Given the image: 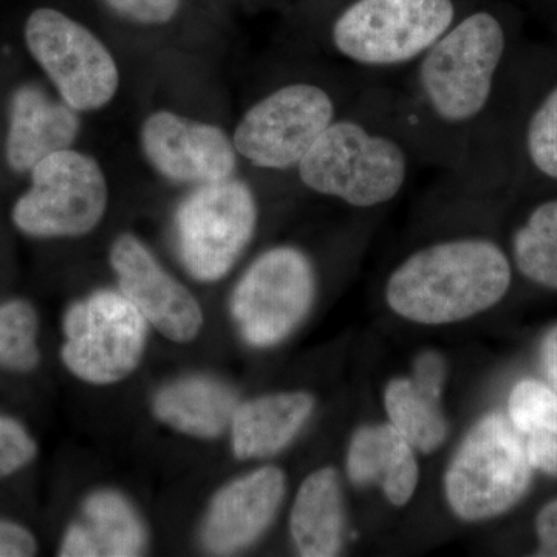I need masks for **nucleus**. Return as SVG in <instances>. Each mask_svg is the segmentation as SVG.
Instances as JSON below:
<instances>
[{
	"label": "nucleus",
	"instance_id": "f257e3e1",
	"mask_svg": "<svg viewBox=\"0 0 557 557\" xmlns=\"http://www.w3.org/2000/svg\"><path fill=\"white\" fill-rule=\"evenodd\" d=\"M509 57L507 22L471 2L403 73L394 86L395 106L421 166L458 172L482 156L498 119Z\"/></svg>",
	"mask_w": 557,
	"mask_h": 557
},
{
	"label": "nucleus",
	"instance_id": "f03ea898",
	"mask_svg": "<svg viewBox=\"0 0 557 557\" xmlns=\"http://www.w3.org/2000/svg\"><path fill=\"white\" fill-rule=\"evenodd\" d=\"M418 166L395 87L373 79L307 150L293 180L319 199L372 212L397 200Z\"/></svg>",
	"mask_w": 557,
	"mask_h": 557
},
{
	"label": "nucleus",
	"instance_id": "7ed1b4c3",
	"mask_svg": "<svg viewBox=\"0 0 557 557\" xmlns=\"http://www.w3.org/2000/svg\"><path fill=\"white\" fill-rule=\"evenodd\" d=\"M373 78L318 58L249 102L233 131L248 170L293 180L299 161Z\"/></svg>",
	"mask_w": 557,
	"mask_h": 557
},
{
	"label": "nucleus",
	"instance_id": "20e7f679",
	"mask_svg": "<svg viewBox=\"0 0 557 557\" xmlns=\"http://www.w3.org/2000/svg\"><path fill=\"white\" fill-rule=\"evenodd\" d=\"M511 260L491 237L468 231L410 249L384 284L387 306L424 325L453 324L490 310L511 287Z\"/></svg>",
	"mask_w": 557,
	"mask_h": 557
},
{
	"label": "nucleus",
	"instance_id": "39448f33",
	"mask_svg": "<svg viewBox=\"0 0 557 557\" xmlns=\"http://www.w3.org/2000/svg\"><path fill=\"white\" fill-rule=\"evenodd\" d=\"M317 33L319 58L373 79L405 73L471 5L469 0H335Z\"/></svg>",
	"mask_w": 557,
	"mask_h": 557
},
{
	"label": "nucleus",
	"instance_id": "423d86ee",
	"mask_svg": "<svg viewBox=\"0 0 557 557\" xmlns=\"http://www.w3.org/2000/svg\"><path fill=\"white\" fill-rule=\"evenodd\" d=\"M262 200L249 177L194 186L180 201L175 245L186 271L203 284L228 276L258 234Z\"/></svg>",
	"mask_w": 557,
	"mask_h": 557
},
{
	"label": "nucleus",
	"instance_id": "0eeeda50",
	"mask_svg": "<svg viewBox=\"0 0 557 557\" xmlns=\"http://www.w3.org/2000/svg\"><path fill=\"white\" fill-rule=\"evenodd\" d=\"M509 418H480L458 446L445 474V496L467 522L497 518L525 496L531 465L525 443Z\"/></svg>",
	"mask_w": 557,
	"mask_h": 557
},
{
	"label": "nucleus",
	"instance_id": "6e6552de",
	"mask_svg": "<svg viewBox=\"0 0 557 557\" xmlns=\"http://www.w3.org/2000/svg\"><path fill=\"white\" fill-rule=\"evenodd\" d=\"M318 288L314 256L296 244L274 245L256 256L237 278L231 317L249 346H277L310 313Z\"/></svg>",
	"mask_w": 557,
	"mask_h": 557
},
{
	"label": "nucleus",
	"instance_id": "1a4fd4ad",
	"mask_svg": "<svg viewBox=\"0 0 557 557\" xmlns=\"http://www.w3.org/2000/svg\"><path fill=\"white\" fill-rule=\"evenodd\" d=\"M109 183L94 157L64 149L30 171V188L13 207L14 225L39 239L86 236L104 219Z\"/></svg>",
	"mask_w": 557,
	"mask_h": 557
},
{
	"label": "nucleus",
	"instance_id": "9d476101",
	"mask_svg": "<svg viewBox=\"0 0 557 557\" xmlns=\"http://www.w3.org/2000/svg\"><path fill=\"white\" fill-rule=\"evenodd\" d=\"M61 359L76 379L94 386L126 380L148 346L149 324L121 292L98 289L65 311Z\"/></svg>",
	"mask_w": 557,
	"mask_h": 557
},
{
	"label": "nucleus",
	"instance_id": "9b49d317",
	"mask_svg": "<svg viewBox=\"0 0 557 557\" xmlns=\"http://www.w3.org/2000/svg\"><path fill=\"white\" fill-rule=\"evenodd\" d=\"M25 44L60 98L78 113L97 112L120 90L119 62L86 25L53 9L33 11Z\"/></svg>",
	"mask_w": 557,
	"mask_h": 557
},
{
	"label": "nucleus",
	"instance_id": "f8f14e48",
	"mask_svg": "<svg viewBox=\"0 0 557 557\" xmlns=\"http://www.w3.org/2000/svg\"><path fill=\"white\" fill-rule=\"evenodd\" d=\"M139 146L160 177L177 185L200 186L240 174L233 135L222 126L159 109L139 129Z\"/></svg>",
	"mask_w": 557,
	"mask_h": 557
},
{
	"label": "nucleus",
	"instance_id": "ddd939ff",
	"mask_svg": "<svg viewBox=\"0 0 557 557\" xmlns=\"http://www.w3.org/2000/svg\"><path fill=\"white\" fill-rule=\"evenodd\" d=\"M109 262L120 292L137 307L150 327L174 343L200 335L205 317L199 300L161 265L138 236L123 233L113 240Z\"/></svg>",
	"mask_w": 557,
	"mask_h": 557
},
{
	"label": "nucleus",
	"instance_id": "4468645a",
	"mask_svg": "<svg viewBox=\"0 0 557 557\" xmlns=\"http://www.w3.org/2000/svg\"><path fill=\"white\" fill-rule=\"evenodd\" d=\"M287 491L284 471L263 467L231 480L212 497L201 544L211 555L228 556L251 547L269 530Z\"/></svg>",
	"mask_w": 557,
	"mask_h": 557
},
{
	"label": "nucleus",
	"instance_id": "2eb2a0df",
	"mask_svg": "<svg viewBox=\"0 0 557 557\" xmlns=\"http://www.w3.org/2000/svg\"><path fill=\"white\" fill-rule=\"evenodd\" d=\"M79 116L64 101L53 100L38 86H22L10 102L5 156L16 172H30L40 160L72 148Z\"/></svg>",
	"mask_w": 557,
	"mask_h": 557
},
{
	"label": "nucleus",
	"instance_id": "dca6fc26",
	"mask_svg": "<svg viewBox=\"0 0 557 557\" xmlns=\"http://www.w3.org/2000/svg\"><path fill=\"white\" fill-rule=\"evenodd\" d=\"M413 450L391 423L359 428L348 445V479L355 486L379 485L392 505L403 507L420 479Z\"/></svg>",
	"mask_w": 557,
	"mask_h": 557
},
{
	"label": "nucleus",
	"instance_id": "f3484780",
	"mask_svg": "<svg viewBox=\"0 0 557 557\" xmlns=\"http://www.w3.org/2000/svg\"><path fill=\"white\" fill-rule=\"evenodd\" d=\"M307 392H277L239 403L230 424L231 449L239 460L276 456L296 438L313 413Z\"/></svg>",
	"mask_w": 557,
	"mask_h": 557
},
{
	"label": "nucleus",
	"instance_id": "a211bd4d",
	"mask_svg": "<svg viewBox=\"0 0 557 557\" xmlns=\"http://www.w3.org/2000/svg\"><path fill=\"white\" fill-rule=\"evenodd\" d=\"M237 405L233 388L207 375L172 380L152 399L153 416L161 423L200 440L218 438L228 431Z\"/></svg>",
	"mask_w": 557,
	"mask_h": 557
},
{
	"label": "nucleus",
	"instance_id": "6ab92c4d",
	"mask_svg": "<svg viewBox=\"0 0 557 557\" xmlns=\"http://www.w3.org/2000/svg\"><path fill=\"white\" fill-rule=\"evenodd\" d=\"M289 534L300 556L339 555L344 542V507L335 469H317L304 480L289 512Z\"/></svg>",
	"mask_w": 557,
	"mask_h": 557
},
{
	"label": "nucleus",
	"instance_id": "aec40b11",
	"mask_svg": "<svg viewBox=\"0 0 557 557\" xmlns=\"http://www.w3.org/2000/svg\"><path fill=\"white\" fill-rule=\"evenodd\" d=\"M98 556H141L148 548V530L134 504L115 490H98L87 496L79 520Z\"/></svg>",
	"mask_w": 557,
	"mask_h": 557
},
{
	"label": "nucleus",
	"instance_id": "412c9836",
	"mask_svg": "<svg viewBox=\"0 0 557 557\" xmlns=\"http://www.w3.org/2000/svg\"><path fill=\"white\" fill-rule=\"evenodd\" d=\"M440 398L412 379L392 380L384 392V408L392 426L418 453H434L448 437L449 424L440 408Z\"/></svg>",
	"mask_w": 557,
	"mask_h": 557
},
{
	"label": "nucleus",
	"instance_id": "4be33fe9",
	"mask_svg": "<svg viewBox=\"0 0 557 557\" xmlns=\"http://www.w3.org/2000/svg\"><path fill=\"white\" fill-rule=\"evenodd\" d=\"M512 260L520 273L557 289V197L542 200L512 234Z\"/></svg>",
	"mask_w": 557,
	"mask_h": 557
},
{
	"label": "nucleus",
	"instance_id": "5701e85b",
	"mask_svg": "<svg viewBox=\"0 0 557 557\" xmlns=\"http://www.w3.org/2000/svg\"><path fill=\"white\" fill-rule=\"evenodd\" d=\"M520 148L527 166L537 178L557 183V84L528 113Z\"/></svg>",
	"mask_w": 557,
	"mask_h": 557
},
{
	"label": "nucleus",
	"instance_id": "b1692460",
	"mask_svg": "<svg viewBox=\"0 0 557 557\" xmlns=\"http://www.w3.org/2000/svg\"><path fill=\"white\" fill-rule=\"evenodd\" d=\"M39 319L27 300L0 304V368L28 372L38 366Z\"/></svg>",
	"mask_w": 557,
	"mask_h": 557
},
{
	"label": "nucleus",
	"instance_id": "393cba45",
	"mask_svg": "<svg viewBox=\"0 0 557 557\" xmlns=\"http://www.w3.org/2000/svg\"><path fill=\"white\" fill-rule=\"evenodd\" d=\"M508 413L520 434L557 435V394L541 381L523 380L516 384L509 395Z\"/></svg>",
	"mask_w": 557,
	"mask_h": 557
},
{
	"label": "nucleus",
	"instance_id": "a878e982",
	"mask_svg": "<svg viewBox=\"0 0 557 557\" xmlns=\"http://www.w3.org/2000/svg\"><path fill=\"white\" fill-rule=\"evenodd\" d=\"M38 454L35 438L20 421L0 413V479L16 474Z\"/></svg>",
	"mask_w": 557,
	"mask_h": 557
},
{
	"label": "nucleus",
	"instance_id": "bb28decb",
	"mask_svg": "<svg viewBox=\"0 0 557 557\" xmlns=\"http://www.w3.org/2000/svg\"><path fill=\"white\" fill-rule=\"evenodd\" d=\"M106 3L132 22L141 25L168 24L177 14L180 0H104Z\"/></svg>",
	"mask_w": 557,
	"mask_h": 557
},
{
	"label": "nucleus",
	"instance_id": "cd10ccee",
	"mask_svg": "<svg viewBox=\"0 0 557 557\" xmlns=\"http://www.w3.org/2000/svg\"><path fill=\"white\" fill-rule=\"evenodd\" d=\"M38 553V544L27 528L0 519V557H30Z\"/></svg>",
	"mask_w": 557,
	"mask_h": 557
},
{
	"label": "nucleus",
	"instance_id": "c85d7f7f",
	"mask_svg": "<svg viewBox=\"0 0 557 557\" xmlns=\"http://www.w3.org/2000/svg\"><path fill=\"white\" fill-rule=\"evenodd\" d=\"M527 457L531 468L541 469L545 474L557 478V435L549 432H534L528 435Z\"/></svg>",
	"mask_w": 557,
	"mask_h": 557
},
{
	"label": "nucleus",
	"instance_id": "c756f323",
	"mask_svg": "<svg viewBox=\"0 0 557 557\" xmlns=\"http://www.w3.org/2000/svg\"><path fill=\"white\" fill-rule=\"evenodd\" d=\"M412 380L421 387L428 388V391L442 397L446 380L445 361L435 351H424L417 358L416 366H413Z\"/></svg>",
	"mask_w": 557,
	"mask_h": 557
},
{
	"label": "nucleus",
	"instance_id": "7c9ffc66",
	"mask_svg": "<svg viewBox=\"0 0 557 557\" xmlns=\"http://www.w3.org/2000/svg\"><path fill=\"white\" fill-rule=\"evenodd\" d=\"M536 530L541 542L537 556L557 557V500L539 512Z\"/></svg>",
	"mask_w": 557,
	"mask_h": 557
},
{
	"label": "nucleus",
	"instance_id": "2f4dec72",
	"mask_svg": "<svg viewBox=\"0 0 557 557\" xmlns=\"http://www.w3.org/2000/svg\"><path fill=\"white\" fill-rule=\"evenodd\" d=\"M60 555L64 557H97V548L87 533L83 523L75 522L65 531L60 548Z\"/></svg>",
	"mask_w": 557,
	"mask_h": 557
},
{
	"label": "nucleus",
	"instance_id": "473e14b6",
	"mask_svg": "<svg viewBox=\"0 0 557 557\" xmlns=\"http://www.w3.org/2000/svg\"><path fill=\"white\" fill-rule=\"evenodd\" d=\"M541 359L545 375L557 394V327L545 336L541 348Z\"/></svg>",
	"mask_w": 557,
	"mask_h": 557
}]
</instances>
